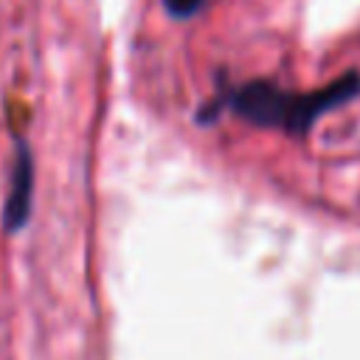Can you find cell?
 Masks as SVG:
<instances>
[{"instance_id":"obj_1","label":"cell","mask_w":360,"mask_h":360,"mask_svg":"<svg viewBox=\"0 0 360 360\" xmlns=\"http://www.w3.org/2000/svg\"><path fill=\"white\" fill-rule=\"evenodd\" d=\"M354 96H360V73H346L340 79H335L332 84L307 93V96H292L290 101V112H287V124L284 129L290 135H304L309 132V127L332 107H340L346 101H352Z\"/></svg>"},{"instance_id":"obj_2","label":"cell","mask_w":360,"mask_h":360,"mask_svg":"<svg viewBox=\"0 0 360 360\" xmlns=\"http://www.w3.org/2000/svg\"><path fill=\"white\" fill-rule=\"evenodd\" d=\"M292 93L278 90L273 82H248L233 93V112L256 127H284Z\"/></svg>"},{"instance_id":"obj_3","label":"cell","mask_w":360,"mask_h":360,"mask_svg":"<svg viewBox=\"0 0 360 360\" xmlns=\"http://www.w3.org/2000/svg\"><path fill=\"white\" fill-rule=\"evenodd\" d=\"M31 200H34V158L25 141H17L14 163H11V180L8 194L3 202V228L6 233H17L25 228L31 217Z\"/></svg>"},{"instance_id":"obj_4","label":"cell","mask_w":360,"mask_h":360,"mask_svg":"<svg viewBox=\"0 0 360 360\" xmlns=\"http://www.w3.org/2000/svg\"><path fill=\"white\" fill-rule=\"evenodd\" d=\"M163 6L174 20H188L205 6V0H163Z\"/></svg>"}]
</instances>
